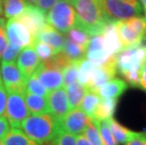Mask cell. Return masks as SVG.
Masks as SVG:
<instances>
[{
    "label": "cell",
    "instance_id": "obj_1",
    "mask_svg": "<svg viewBox=\"0 0 146 145\" xmlns=\"http://www.w3.org/2000/svg\"><path fill=\"white\" fill-rule=\"evenodd\" d=\"M76 11V26L89 36L99 35L110 18L95 0H68Z\"/></svg>",
    "mask_w": 146,
    "mask_h": 145
},
{
    "label": "cell",
    "instance_id": "obj_2",
    "mask_svg": "<svg viewBox=\"0 0 146 145\" xmlns=\"http://www.w3.org/2000/svg\"><path fill=\"white\" fill-rule=\"evenodd\" d=\"M21 128L29 138L41 145L52 142L61 130L60 121L50 113L29 115Z\"/></svg>",
    "mask_w": 146,
    "mask_h": 145
},
{
    "label": "cell",
    "instance_id": "obj_3",
    "mask_svg": "<svg viewBox=\"0 0 146 145\" xmlns=\"http://www.w3.org/2000/svg\"><path fill=\"white\" fill-rule=\"evenodd\" d=\"M145 27L146 20L142 16L117 20L116 28L123 49L141 44L144 38Z\"/></svg>",
    "mask_w": 146,
    "mask_h": 145
},
{
    "label": "cell",
    "instance_id": "obj_4",
    "mask_svg": "<svg viewBox=\"0 0 146 145\" xmlns=\"http://www.w3.org/2000/svg\"><path fill=\"white\" fill-rule=\"evenodd\" d=\"M76 11L68 0H58L46 16L47 24L62 34L76 26Z\"/></svg>",
    "mask_w": 146,
    "mask_h": 145
},
{
    "label": "cell",
    "instance_id": "obj_5",
    "mask_svg": "<svg viewBox=\"0 0 146 145\" xmlns=\"http://www.w3.org/2000/svg\"><path fill=\"white\" fill-rule=\"evenodd\" d=\"M103 10L113 20H125L142 16L143 12L138 0H105Z\"/></svg>",
    "mask_w": 146,
    "mask_h": 145
},
{
    "label": "cell",
    "instance_id": "obj_6",
    "mask_svg": "<svg viewBox=\"0 0 146 145\" xmlns=\"http://www.w3.org/2000/svg\"><path fill=\"white\" fill-rule=\"evenodd\" d=\"M8 99L6 106V118L11 128H20L25 119L29 115L25 93L15 91H7Z\"/></svg>",
    "mask_w": 146,
    "mask_h": 145
},
{
    "label": "cell",
    "instance_id": "obj_7",
    "mask_svg": "<svg viewBox=\"0 0 146 145\" xmlns=\"http://www.w3.org/2000/svg\"><path fill=\"white\" fill-rule=\"evenodd\" d=\"M6 35L10 44L20 48H27L33 46L35 39L16 17L11 18L6 24Z\"/></svg>",
    "mask_w": 146,
    "mask_h": 145
},
{
    "label": "cell",
    "instance_id": "obj_8",
    "mask_svg": "<svg viewBox=\"0 0 146 145\" xmlns=\"http://www.w3.org/2000/svg\"><path fill=\"white\" fill-rule=\"evenodd\" d=\"M0 75L6 91L26 92L27 78L22 73L15 62H1Z\"/></svg>",
    "mask_w": 146,
    "mask_h": 145
},
{
    "label": "cell",
    "instance_id": "obj_9",
    "mask_svg": "<svg viewBox=\"0 0 146 145\" xmlns=\"http://www.w3.org/2000/svg\"><path fill=\"white\" fill-rule=\"evenodd\" d=\"M35 75L48 91H52L63 86L62 70L53 65L49 60L41 62Z\"/></svg>",
    "mask_w": 146,
    "mask_h": 145
},
{
    "label": "cell",
    "instance_id": "obj_10",
    "mask_svg": "<svg viewBox=\"0 0 146 145\" xmlns=\"http://www.w3.org/2000/svg\"><path fill=\"white\" fill-rule=\"evenodd\" d=\"M117 73V62L116 56H110L105 63L96 66L92 73L91 81L86 88L88 91H97V89L105 83L113 79Z\"/></svg>",
    "mask_w": 146,
    "mask_h": 145
},
{
    "label": "cell",
    "instance_id": "obj_11",
    "mask_svg": "<svg viewBox=\"0 0 146 145\" xmlns=\"http://www.w3.org/2000/svg\"><path fill=\"white\" fill-rule=\"evenodd\" d=\"M22 24H24L36 41L38 33L45 26V12L33 4H27L26 10L22 14L16 17Z\"/></svg>",
    "mask_w": 146,
    "mask_h": 145
},
{
    "label": "cell",
    "instance_id": "obj_12",
    "mask_svg": "<svg viewBox=\"0 0 146 145\" xmlns=\"http://www.w3.org/2000/svg\"><path fill=\"white\" fill-rule=\"evenodd\" d=\"M90 119L80 109H72L60 121V128L74 136L83 134Z\"/></svg>",
    "mask_w": 146,
    "mask_h": 145
},
{
    "label": "cell",
    "instance_id": "obj_13",
    "mask_svg": "<svg viewBox=\"0 0 146 145\" xmlns=\"http://www.w3.org/2000/svg\"><path fill=\"white\" fill-rule=\"evenodd\" d=\"M47 102L49 111L58 121H60L70 111L66 92L62 87L56 89L51 92H49L47 95Z\"/></svg>",
    "mask_w": 146,
    "mask_h": 145
},
{
    "label": "cell",
    "instance_id": "obj_14",
    "mask_svg": "<svg viewBox=\"0 0 146 145\" xmlns=\"http://www.w3.org/2000/svg\"><path fill=\"white\" fill-rule=\"evenodd\" d=\"M40 64L41 60L39 58L33 46L23 49L18 55L17 66L27 79L35 73Z\"/></svg>",
    "mask_w": 146,
    "mask_h": 145
},
{
    "label": "cell",
    "instance_id": "obj_15",
    "mask_svg": "<svg viewBox=\"0 0 146 145\" xmlns=\"http://www.w3.org/2000/svg\"><path fill=\"white\" fill-rule=\"evenodd\" d=\"M88 46H87L86 57L87 60L92 61L96 66L105 63L110 56L105 48L104 40L101 34L91 36Z\"/></svg>",
    "mask_w": 146,
    "mask_h": 145
},
{
    "label": "cell",
    "instance_id": "obj_16",
    "mask_svg": "<svg viewBox=\"0 0 146 145\" xmlns=\"http://www.w3.org/2000/svg\"><path fill=\"white\" fill-rule=\"evenodd\" d=\"M116 21L110 19L106 24L101 35L103 37L105 48L110 56H116L121 51L123 50L122 42L120 41L116 28Z\"/></svg>",
    "mask_w": 146,
    "mask_h": 145
},
{
    "label": "cell",
    "instance_id": "obj_17",
    "mask_svg": "<svg viewBox=\"0 0 146 145\" xmlns=\"http://www.w3.org/2000/svg\"><path fill=\"white\" fill-rule=\"evenodd\" d=\"M36 40L41 41L44 44L54 49L56 55L62 51L64 45V37L62 34L58 32L57 30L53 28L49 24H46L45 26L38 33Z\"/></svg>",
    "mask_w": 146,
    "mask_h": 145
},
{
    "label": "cell",
    "instance_id": "obj_18",
    "mask_svg": "<svg viewBox=\"0 0 146 145\" xmlns=\"http://www.w3.org/2000/svg\"><path fill=\"white\" fill-rule=\"evenodd\" d=\"M128 84L123 79L113 78L105 83L97 89V93L102 99H118L125 92Z\"/></svg>",
    "mask_w": 146,
    "mask_h": 145
},
{
    "label": "cell",
    "instance_id": "obj_19",
    "mask_svg": "<svg viewBox=\"0 0 146 145\" xmlns=\"http://www.w3.org/2000/svg\"><path fill=\"white\" fill-rule=\"evenodd\" d=\"M63 88L67 95L70 110L79 109L81 101L87 92V88L84 85L80 84L78 81L74 82Z\"/></svg>",
    "mask_w": 146,
    "mask_h": 145
},
{
    "label": "cell",
    "instance_id": "obj_20",
    "mask_svg": "<svg viewBox=\"0 0 146 145\" xmlns=\"http://www.w3.org/2000/svg\"><path fill=\"white\" fill-rule=\"evenodd\" d=\"M25 101H26L27 109L31 114H44L50 113L48 107L47 98L37 95L29 92L25 93Z\"/></svg>",
    "mask_w": 146,
    "mask_h": 145
},
{
    "label": "cell",
    "instance_id": "obj_21",
    "mask_svg": "<svg viewBox=\"0 0 146 145\" xmlns=\"http://www.w3.org/2000/svg\"><path fill=\"white\" fill-rule=\"evenodd\" d=\"M107 121H108V127H110L111 133H112L113 137L115 140H116L118 144L126 143L127 141L129 140H131V138L137 134V132L126 128L125 126L122 125L113 118L108 119Z\"/></svg>",
    "mask_w": 146,
    "mask_h": 145
},
{
    "label": "cell",
    "instance_id": "obj_22",
    "mask_svg": "<svg viewBox=\"0 0 146 145\" xmlns=\"http://www.w3.org/2000/svg\"><path fill=\"white\" fill-rule=\"evenodd\" d=\"M3 145H41L29 138L19 128H11L2 138Z\"/></svg>",
    "mask_w": 146,
    "mask_h": 145
},
{
    "label": "cell",
    "instance_id": "obj_23",
    "mask_svg": "<svg viewBox=\"0 0 146 145\" xmlns=\"http://www.w3.org/2000/svg\"><path fill=\"white\" fill-rule=\"evenodd\" d=\"M87 47L80 44H76L69 38L64 39V45L62 49V53L66 56L72 62H79L85 58Z\"/></svg>",
    "mask_w": 146,
    "mask_h": 145
},
{
    "label": "cell",
    "instance_id": "obj_24",
    "mask_svg": "<svg viewBox=\"0 0 146 145\" xmlns=\"http://www.w3.org/2000/svg\"><path fill=\"white\" fill-rule=\"evenodd\" d=\"M101 101V97L99 96L97 92L88 91L83 97V99L80 104V109L85 112V114L89 117L90 119H94V112L97 109L99 103Z\"/></svg>",
    "mask_w": 146,
    "mask_h": 145
},
{
    "label": "cell",
    "instance_id": "obj_25",
    "mask_svg": "<svg viewBox=\"0 0 146 145\" xmlns=\"http://www.w3.org/2000/svg\"><path fill=\"white\" fill-rule=\"evenodd\" d=\"M118 103V99H102L94 112V119L95 120H108L113 118Z\"/></svg>",
    "mask_w": 146,
    "mask_h": 145
},
{
    "label": "cell",
    "instance_id": "obj_26",
    "mask_svg": "<svg viewBox=\"0 0 146 145\" xmlns=\"http://www.w3.org/2000/svg\"><path fill=\"white\" fill-rule=\"evenodd\" d=\"M27 4L25 0H4V16L10 19L19 16L26 10Z\"/></svg>",
    "mask_w": 146,
    "mask_h": 145
},
{
    "label": "cell",
    "instance_id": "obj_27",
    "mask_svg": "<svg viewBox=\"0 0 146 145\" xmlns=\"http://www.w3.org/2000/svg\"><path fill=\"white\" fill-rule=\"evenodd\" d=\"M95 68V64L92 63L89 60H87V58H84V60L80 61L78 68V75H77V80H78L80 84L84 85L85 87L89 84Z\"/></svg>",
    "mask_w": 146,
    "mask_h": 145
},
{
    "label": "cell",
    "instance_id": "obj_28",
    "mask_svg": "<svg viewBox=\"0 0 146 145\" xmlns=\"http://www.w3.org/2000/svg\"><path fill=\"white\" fill-rule=\"evenodd\" d=\"M91 120L94 122V124L97 127L104 145H118V142L114 138L110 127H108L107 120H95V119H91Z\"/></svg>",
    "mask_w": 146,
    "mask_h": 145
},
{
    "label": "cell",
    "instance_id": "obj_29",
    "mask_svg": "<svg viewBox=\"0 0 146 145\" xmlns=\"http://www.w3.org/2000/svg\"><path fill=\"white\" fill-rule=\"evenodd\" d=\"M26 92H29V93L41 95L43 97H47L49 91L46 89V88L42 84L37 75L34 73L31 76H29L27 79L26 82Z\"/></svg>",
    "mask_w": 146,
    "mask_h": 145
},
{
    "label": "cell",
    "instance_id": "obj_30",
    "mask_svg": "<svg viewBox=\"0 0 146 145\" xmlns=\"http://www.w3.org/2000/svg\"><path fill=\"white\" fill-rule=\"evenodd\" d=\"M79 62H77V61H76V62H71L62 69L63 87H66V86L72 84V83L76 82L77 80Z\"/></svg>",
    "mask_w": 146,
    "mask_h": 145
},
{
    "label": "cell",
    "instance_id": "obj_31",
    "mask_svg": "<svg viewBox=\"0 0 146 145\" xmlns=\"http://www.w3.org/2000/svg\"><path fill=\"white\" fill-rule=\"evenodd\" d=\"M33 47L35 49L39 58L42 61L47 60L56 55L54 49H53L51 46H49L48 44H46L41 41H38V40H36L35 42H34Z\"/></svg>",
    "mask_w": 146,
    "mask_h": 145
},
{
    "label": "cell",
    "instance_id": "obj_32",
    "mask_svg": "<svg viewBox=\"0 0 146 145\" xmlns=\"http://www.w3.org/2000/svg\"><path fill=\"white\" fill-rule=\"evenodd\" d=\"M83 135L88 138L92 145H104L98 129L92 120H90L89 123L87 124L85 130L83 132Z\"/></svg>",
    "mask_w": 146,
    "mask_h": 145
},
{
    "label": "cell",
    "instance_id": "obj_33",
    "mask_svg": "<svg viewBox=\"0 0 146 145\" xmlns=\"http://www.w3.org/2000/svg\"><path fill=\"white\" fill-rule=\"evenodd\" d=\"M68 34V38L70 40H72L73 42H74L77 44H80L82 46L87 47L90 41V36L86 32H84L83 30H81L78 27L74 26L73 28H71L69 31L67 32Z\"/></svg>",
    "mask_w": 146,
    "mask_h": 145
},
{
    "label": "cell",
    "instance_id": "obj_34",
    "mask_svg": "<svg viewBox=\"0 0 146 145\" xmlns=\"http://www.w3.org/2000/svg\"><path fill=\"white\" fill-rule=\"evenodd\" d=\"M21 50L22 48L8 42L7 46H6V48L4 49V51H3V53L1 55L0 60H1V62H8V63L15 62V60H17L18 55L20 54Z\"/></svg>",
    "mask_w": 146,
    "mask_h": 145
},
{
    "label": "cell",
    "instance_id": "obj_35",
    "mask_svg": "<svg viewBox=\"0 0 146 145\" xmlns=\"http://www.w3.org/2000/svg\"><path fill=\"white\" fill-rule=\"evenodd\" d=\"M56 145H76V136L60 130L56 136L55 140L52 141Z\"/></svg>",
    "mask_w": 146,
    "mask_h": 145
},
{
    "label": "cell",
    "instance_id": "obj_36",
    "mask_svg": "<svg viewBox=\"0 0 146 145\" xmlns=\"http://www.w3.org/2000/svg\"><path fill=\"white\" fill-rule=\"evenodd\" d=\"M6 20L4 18H0V58L1 55L8 44V38L6 35Z\"/></svg>",
    "mask_w": 146,
    "mask_h": 145
},
{
    "label": "cell",
    "instance_id": "obj_37",
    "mask_svg": "<svg viewBox=\"0 0 146 145\" xmlns=\"http://www.w3.org/2000/svg\"><path fill=\"white\" fill-rule=\"evenodd\" d=\"M8 92L2 82L1 75H0V116H3L6 111V106H7Z\"/></svg>",
    "mask_w": 146,
    "mask_h": 145
},
{
    "label": "cell",
    "instance_id": "obj_38",
    "mask_svg": "<svg viewBox=\"0 0 146 145\" xmlns=\"http://www.w3.org/2000/svg\"><path fill=\"white\" fill-rule=\"evenodd\" d=\"M123 145H146V131L137 132L134 137Z\"/></svg>",
    "mask_w": 146,
    "mask_h": 145
},
{
    "label": "cell",
    "instance_id": "obj_39",
    "mask_svg": "<svg viewBox=\"0 0 146 145\" xmlns=\"http://www.w3.org/2000/svg\"><path fill=\"white\" fill-rule=\"evenodd\" d=\"M11 125L5 116H0V140L5 137V135L10 131Z\"/></svg>",
    "mask_w": 146,
    "mask_h": 145
},
{
    "label": "cell",
    "instance_id": "obj_40",
    "mask_svg": "<svg viewBox=\"0 0 146 145\" xmlns=\"http://www.w3.org/2000/svg\"><path fill=\"white\" fill-rule=\"evenodd\" d=\"M58 0H38L36 4L38 5V8H40L42 11H48L51 8L55 6V4Z\"/></svg>",
    "mask_w": 146,
    "mask_h": 145
},
{
    "label": "cell",
    "instance_id": "obj_41",
    "mask_svg": "<svg viewBox=\"0 0 146 145\" xmlns=\"http://www.w3.org/2000/svg\"><path fill=\"white\" fill-rule=\"evenodd\" d=\"M141 89L146 92V64L141 69Z\"/></svg>",
    "mask_w": 146,
    "mask_h": 145
},
{
    "label": "cell",
    "instance_id": "obj_42",
    "mask_svg": "<svg viewBox=\"0 0 146 145\" xmlns=\"http://www.w3.org/2000/svg\"><path fill=\"white\" fill-rule=\"evenodd\" d=\"M76 145H92L89 141L88 138H87L83 134L76 135Z\"/></svg>",
    "mask_w": 146,
    "mask_h": 145
},
{
    "label": "cell",
    "instance_id": "obj_43",
    "mask_svg": "<svg viewBox=\"0 0 146 145\" xmlns=\"http://www.w3.org/2000/svg\"><path fill=\"white\" fill-rule=\"evenodd\" d=\"M96 2H97V4L100 6V7L103 9V7H104V1L105 0H95Z\"/></svg>",
    "mask_w": 146,
    "mask_h": 145
},
{
    "label": "cell",
    "instance_id": "obj_44",
    "mask_svg": "<svg viewBox=\"0 0 146 145\" xmlns=\"http://www.w3.org/2000/svg\"><path fill=\"white\" fill-rule=\"evenodd\" d=\"M3 12H4V11H3V3L2 0H0V16L3 14Z\"/></svg>",
    "mask_w": 146,
    "mask_h": 145
},
{
    "label": "cell",
    "instance_id": "obj_45",
    "mask_svg": "<svg viewBox=\"0 0 146 145\" xmlns=\"http://www.w3.org/2000/svg\"><path fill=\"white\" fill-rule=\"evenodd\" d=\"M27 2V4H36L38 0H26Z\"/></svg>",
    "mask_w": 146,
    "mask_h": 145
},
{
    "label": "cell",
    "instance_id": "obj_46",
    "mask_svg": "<svg viewBox=\"0 0 146 145\" xmlns=\"http://www.w3.org/2000/svg\"><path fill=\"white\" fill-rule=\"evenodd\" d=\"M141 3H142V5H143V7H144V10H145V12H146V0H141Z\"/></svg>",
    "mask_w": 146,
    "mask_h": 145
},
{
    "label": "cell",
    "instance_id": "obj_47",
    "mask_svg": "<svg viewBox=\"0 0 146 145\" xmlns=\"http://www.w3.org/2000/svg\"><path fill=\"white\" fill-rule=\"evenodd\" d=\"M146 13V12H145ZM145 20H146V18H145ZM144 39L146 40V27H145V33H144Z\"/></svg>",
    "mask_w": 146,
    "mask_h": 145
},
{
    "label": "cell",
    "instance_id": "obj_48",
    "mask_svg": "<svg viewBox=\"0 0 146 145\" xmlns=\"http://www.w3.org/2000/svg\"><path fill=\"white\" fill-rule=\"evenodd\" d=\"M0 145H3V142H2V140H0Z\"/></svg>",
    "mask_w": 146,
    "mask_h": 145
},
{
    "label": "cell",
    "instance_id": "obj_49",
    "mask_svg": "<svg viewBox=\"0 0 146 145\" xmlns=\"http://www.w3.org/2000/svg\"><path fill=\"white\" fill-rule=\"evenodd\" d=\"M52 145H56V144H54V143H53V144H52Z\"/></svg>",
    "mask_w": 146,
    "mask_h": 145
}]
</instances>
